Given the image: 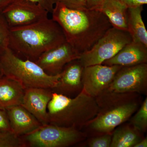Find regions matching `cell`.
I'll use <instances>...</instances> for the list:
<instances>
[{"mask_svg": "<svg viewBox=\"0 0 147 147\" xmlns=\"http://www.w3.org/2000/svg\"><path fill=\"white\" fill-rule=\"evenodd\" d=\"M51 13L52 19L61 27L67 42L81 55L90 50L113 27L100 11L72 9L59 1Z\"/></svg>", "mask_w": 147, "mask_h": 147, "instance_id": "6da1fadb", "label": "cell"}, {"mask_svg": "<svg viewBox=\"0 0 147 147\" xmlns=\"http://www.w3.org/2000/svg\"><path fill=\"white\" fill-rule=\"evenodd\" d=\"M98 108L94 118L81 129L88 137L112 133L126 122L142 105V95L135 92H117L106 89L95 98Z\"/></svg>", "mask_w": 147, "mask_h": 147, "instance_id": "7a4b0ae2", "label": "cell"}, {"mask_svg": "<svg viewBox=\"0 0 147 147\" xmlns=\"http://www.w3.org/2000/svg\"><path fill=\"white\" fill-rule=\"evenodd\" d=\"M66 42L61 27L52 18L10 28L9 48L23 59L35 61L42 53Z\"/></svg>", "mask_w": 147, "mask_h": 147, "instance_id": "3957f363", "label": "cell"}, {"mask_svg": "<svg viewBox=\"0 0 147 147\" xmlns=\"http://www.w3.org/2000/svg\"><path fill=\"white\" fill-rule=\"evenodd\" d=\"M98 110L95 98L83 89L74 97L53 92L47 105L48 123L81 130L96 117Z\"/></svg>", "mask_w": 147, "mask_h": 147, "instance_id": "277c9868", "label": "cell"}, {"mask_svg": "<svg viewBox=\"0 0 147 147\" xmlns=\"http://www.w3.org/2000/svg\"><path fill=\"white\" fill-rule=\"evenodd\" d=\"M0 68L4 76L18 82L25 89H53L61 76V73L53 76L47 74L35 62L19 57L9 48L0 55Z\"/></svg>", "mask_w": 147, "mask_h": 147, "instance_id": "5b68a950", "label": "cell"}, {"mask_svg": "<svg viewBox=\"0 0 147 147\" xmlns=\"http://www.w3.org/2000/svg\"><path fill=\"white\" fill-rule=\"evenodd\" d=\"M20 137L24 147H70L82 143L88 138L82 130L50 123L41 125Z\"/></svg>", "mask_w": 147, "mask_h": 147, "instance_id": "8992f818", "label": "cell"}, {"mask_svg": "<svg viewBox=\"0 0 147 147\" xmlns=\"http://www.w3.org/2000/svg\"><path fill=\"white\" fill-rule=\"evenodd\" d=\"M132 41L128 32L111 27L90 50L82 53L79 61L84 67L102 64Z\"/></svg>", "mask_w": 147, "mask_h": 147, "instance_id": "52a82bcc", "label": "cell"}, {"mask_svg": "<svg viewBox=\"0 0 147 147\" xmlns=\"http://www.w3.org/2000/svg\"><path fill=\"white\" fill-rule=\"evenodd\" d=\"M107 90L117 92L147 94V63L123 66Z\"/></svg>", "mask_w": 147, "mask_h": 147, "instance_id": "ba28073f", "label": "cell"}, {"mask_svg": "<svg viewBox=\"0 0 147 147\" xmlns=\"http://www.w3.org/2000/svg\"><path fill=\"white\" fill-rule=\"evenodd\" d=\"M10 28L34 24L48 18L49 12L29 0H16L1 11Z\"/></svg>", "mask_w": 147, "mask_h": 147, "instance_id": "9c48e42d", "label": "cell"}, {"mask_svg": "<svg viewBox=\"0 0 147 147\" xmlns=\"http://www.w3.org/2000/svg\"><path fill=\"white\" fill-rule=\"evenodd\" d=\"M122 67L102 64L85 67L82 73L83 89L95 98L108 88L116 74Z\"/></svg>", "mask_w": 147, "mask_h": 147, "instance_id": "30bf717a", "label": "cell"}, {"mask_svg": "<svg viewBox=\"0 0 147 147\" xmlns=\"http://www.w3.org/2000/svg\"><path fill=\"white\" fill-rule=\"evenodd\" d=\"M81 55L66 41L42 53L35 62L47 74L53 76L60 74L67 63Z\"/></svg>", "mask_w": 147, "mask_h": 147, "instance_id": "8fae6325", "label": "cell"}, {"mask_svg": "<svg viewBox=\"0 0 147 147\" xmlns=\"http://www.w3.org/2000/svg\"><path fill=\"white\" fill-rule=\"evenodd\" d=\"M84 67L79 59L67 63L61 73L56 86L52 89L54 92L74 97L83 90L82 73Z\"/></svg>", "mask_w": 147, "mask_h": 147, "instance_id": "7c38bea8", "label": "cell"}, {"mask_svg": "<svg viewBox=\"0 0 147 147\" xmlns=\"http://www.w3.org/2000/svg\"><path fill=\"white\" fill-rule=\"evenodd\" d=\"M53 92L50 89L30 88L25 89L21 105L42 125L48 123L47 108Z\"/></svg>", "mask_w": 147, "mask_h": 147, "instance_id": "4fadbf2b", "label": "cell"}, {"mask_svg": "<svg viewBox=\"0 0 147 147\" xmlns=\"http://www.w3.org/2000/svg\"><path fill=\"white\" fill-rule=\"evenodd\" d=\"M11 129L19 137L35 130L41 124L22 105L6 109Z\"/></svg>", "mask_w": 147, "mask_h": 147, "instance_id": "5bb4252c", "label": "cell"}, {"mask_svg": "<svg viewBox=\"0 0 147 147\" xmlns=\"http://www.w3.org/2000/svg\"><path fill=\"white\" fill-rule=\"evenodd\" d=\"M142 63H147V47L132 41L102 64L128 66Z\"/></svg>", "mask_w": 147, "mask_h": 147, "instance_id": "9a60e30c", "label": "cell"}, {"mask_svg": "<svg viewBox=\"0 0 147 147\" xmlns=\"http://www.w3.org/2000/svg\"><path fill=\"white\" fill-rule=\"evenodd\" d=\"M25 88L18 82L4 76L0 79V108L21 105Z\"/></svg>", "mask_w": 147, "mask_h": 147, "instance_id": "2e32d148", "label": "cell"}, {"mask_svg": "<svg viewBox=\"0 0 147 147\" xmlns=\"http://www.w3.org/2000/svg\"><path fill=\"white\" fill-rule=\"evenodd\" d=\"M145 137L129 122L124 123L113 130L110 147H134Z\"/></svg>", "mask_w": 147, "mask_h": 147, "instance_id": "e0dca14e", "label": "cell"}, {"mask_svg": "<svg viewBox=\"0 0 147 147\" xmlns=\"http://www.w3.org/2000/svg\"><path fill=\"white\" fill-rule=\"evenodd\" d=\"M143 6L127 9V32L132 41L147 47V31L142 19Z\"/></svg>", "mask_w": 147, "mask_h": 147, "instance_id": "ac0fdd59", "label": "cell"}, {"mask_svg": "<svg viewBox=\"0 0 147 147\" xmlns=\"http://www.w3.org/2000/svg\"><path fill=\"white\" fill-rule=\"evenodd\" d=\"M128 7L121 0H106L101 11L112 26L127 31V15Z\"/></svg>", "mask_w": 147, "mask_h": 147, "instance_id": "d6986e66", "label": "cell"}, {"mask_svg": "<svg viewBox=\"0 0 147 147\" xmlns=\"http://www.w3.org/2000/svg\"><path fill=\"white\" fill-rule=\"evenodd\" d=\"M129 122L144 134L147 130V97L142 105L129 120Z\"/></svg>", "mask_w": 147, "mask_h": 147, "instance_id": "ffe728a7", "label": "cell"}, {"mask_svg": "<svg viewBox=\"0 0 147 147\" xmlns=\"http://www.w3.org/2000/svg\"><path fill=\"white\" fill-rule=\"evenodd\" d=\"M10 28L7 21L0 11V55L9 48Z\"/></svg>", "mask_w": 147, "mask_h": 147, "instance_id": "44dd1931", "label": "cell"}, {"mask_svg": "<svg viewBox=\"0 0 147 147\" xmlns=\"http://www.w3.org/2000/svg\"><path fill=\"white\" fill-rule=\"evenodd\" d=\"M0 147H24V145L12 130H3L0 131Z\"/></svg>", "mask_w": 147, "mask_h": 147, "instance_id": "7402d4cb", "label": "cell"}, {"mask_svg": "<svg viewBox=\"0 0 147 147\" xmlns=\"http://www.w3.org/2000/svg\"><path fill=\"white\" fill-rule=\"evenodd\" d=\"M112 134L113 132L88 137L86 146L89 147H110Z\"/></svg>", "mask_w": 147, "mask_h": 147, "instance_id": "603a6c76", "label": "cell"}, {"mask_svg": "<svg viewBox=\"0 0 147 147\" xmlns=\"http://www.w3.org/2000/svg\"><path fill=\"white\" fill-rule=\"evenodd\" d=\"M60 1L69 8L75 9L87 8L88 0H61Z\"/></svg>", "mask_w": 147, "mask_h": 147, "instance_id": "cb8c5ba5", "label": "cell"}, {"mask_svg": "<svg viewBox=\"0 0 147 147\" xmlns=\"http://www.w3.org/2000/svg\"><path fill=\"white\" fill-rule=\"evenodd\" d=\"M37 4L47 10L49 13H52L56 3L59 0H29Z\"/></svg>", "mask_w": 147, "mask_h": 147, "instance_id": "d4e9b609", "label": "cell"}, {"mask_svg": "<svg viewBox=\"0 0 147 147\" xmlns=\"http://www.w3.org/2000/svg\"><path fill=\"white\" fill-rule=\"evenodd\" d=\"M11 130L5 109L0 108V131Z\"/></svg>", "mask_w": 147, "mask_h": 147, "instance_id": "484cf974", "label": "cell"}, {"mask_svg": "<svg viewBox=\"0 0 147 147\" xmlns=\"http://www.w3.org/2000/svg\"><path fill=\"white\" fill-rule=\"evenodd\" d=\"M105 1L106 0H88L87 8L101 11Z\"/></svg>", "mask_w": 147, "mask_h": 147, "instance_id": "4316f807", "label": "cell"}, {"mask_svg": "<svg viewBox=\"0 0 147 147\" xmlns=\"http://www.w3.org/2000/svg\"><path fill=\"white\" fill-rule=\"evenodd\" d=\"M128 8H135L146 5L147 0H121Z\"/></svg>", "mask_w": 147, "mask_h": 147, "instance_id": "83f0119b", "label": "cell"}, {"mask_svg": "<svg viewBox=\"0 0 147 147\" xmlns=\"http://www.w3.org/2000/svg\"><path fill=\"white\" fill-rule=\"evenodd\" d=\"M15 1L16 0H0V11H1Z\"/></svg>", "mask_w": 147, "mask_h": 147, "instance_id": "f1b7e54d", "label": "cell"}, {"mask_svg": "<svg viewBox=\"0 0 147 147\" xmlns=\"http://www.w3.org/2000/svg\"><path fill=\"white\" fill-rule=\"evenodd\" d=\"M147 147V138L145 137L140 142L137 143L134 147Z\"/></svg>", "mask_w": 147, "mask_h": 147, "instance_id": "f546056e", "label": "cell"}, {"mask_svg": "<svg viewBox=\"0 0 147 147\" xmlns=\"http://www.w3.org/2000/svg\"><path fill=\"white\" fill-rule=\"evenodd\" d=\"M3 76L4 75L3 74L2 71L1 69V68H0V79L2 78Z\"/></svg>", "mask_w": 147, "mask_h": 147, "instance_id": "4dcf8cb0", "label": "cell"}, {"mask_svg": "<svg viewBox=\"0 0 147 147\" xmlns=\"http://www.w3.org/2000/svg\"><path fill=\"white\" fill-rule=\"evenodd\" d=\"M59 1H61V0H59Z\"/></svg>", "mask_w": 147, "mask_h": 147, "instance_id": "1f68e13d", "label": "cell"}]
</instances>
